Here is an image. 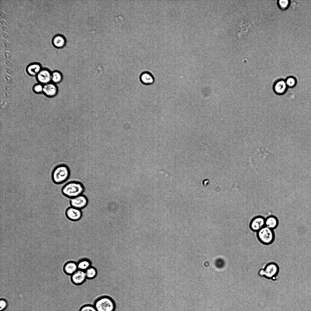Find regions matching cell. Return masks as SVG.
I'll return each instance as SVG.
<instances>
[{"instance_id": "3", "label": "cell", "mask_w": 311, "mask_h": 311, "mask_svg": "<svg viewBox=\"0 0 311 311\" xmlns=\"http://www.w3.org/2000/svg\"><path fill=\"white\" fill-rule=\"evenodd\" d=\"M279 272V268L278 264L275 262L271 261L263 265L259 270L258 274L261 277L275 280L278 279Z\"/></svg>"}, {"instance_id": "10", "label": "cell", "mask_w": 311, "mask_h": 311, "mask_svg": "<svg viewBox=\"0 0 311 311\" xmlns=\"http://www.w3.org/2000/svg\"><path fill=\"white\" fill-rule=\"evenodd\" d=\"M288 87L285 80L283 79H279L276 80L273 85V90L274 92L278 95H282L286 91Z\"/></svg>"}, {"instance_id": "16", "label": "cell", "mask_w": 311, "mask_h": 311, "mask_svg": "<svg viewBox=\"0 0 311 311\" xmlns=\"http://www.w3.org/2000/svg\"><path fill=\"white\" fill-rule=\"evenodd\" d=\"M78 269L77 263L73 261L67 262L63 267L64 272L68 275H71Z\"/></svg>"}, {"instance_id": "8", "label": "cell", "mask_w": 311, "mask_h": 311, "mask_svg": "<svg viewBox=\"0 0 311 311\" xmlns=\"http://www.w3.org/2000/svg\"><path fill=\"white\" fill-rule=\"evenodd\" d=\"M65 215L69 220L76 221L81 219L82 216V212L81 210L70 206L65 210Z\"/></svg>"}, {"instance_id": "20", "label": "cell", "mask_w": 311, "mask_h": 311, "mask_svg": "<svg viewBox=\"0 0 311 311\" xmlns=\"http://www.w3.org/2000/svg\"><path fill=\"white\" fill-rule=\"evenodd\" d=\"M87 279H92L95 278L97 275L96 269L93 266H91L85 271Z\"/></svg>"}, {"instance_id": "4", "label": "cell", "mask_w": 311, "mask_h": 311, "mask_svg": "<svg viewBox=\"0 0 311 311\" xmlns=\"http://www.w3.org/2000/svg\"><path fill=\"white\" fill-rule=\"evenodd\" d=\"M97 311H115L116 304L110 297L104 296L97 298L93 304Z\"/></svg>"}, {"instance_id": "19", "label": "cell", "mask_w": 311, "mask_h": 311, "mask_svg": "<svg viewBox=\"0 0 311 311\" xmlns=\"http://www.w3.org/2000/svg\"><path fill=\"white\" fill-rule=\"evenodd\" d=\"M77 263L78 269L84 271L91 266V261L87 258L81 259Z\"/></svg>"}, {"instance_id": "18", "label": "cell", "mask_w": 311, "mask_h": 311, "mask_svg": "<svg viewBox=\"0 0 311 311\" xmlns=\"http://www.w3.org/2000/svg\"><path fill=\"white\" fill-rule=\"evenodd\" d=\"M52 42L54 46L58 48L63 47L66 43L65 38L61 35H57L54 37Z\"/></svg>"}, {"instance_id": "13", "label": "cell", "mask_w": 311, "mask_h": 311, "mask_svg": "<svg viewBox=\"0 0 311 311\" xmlns=\"http://www.w3.org/2000/svg\"><path fill=\"white\" fill-rule=\"evenodd\" d=\"M251 26L250 22L244 20H242L237 25L238 28V35L239 37L246 34L248 32Z\"/></svg>"}, {"instance_id": "14", "label": "cell", "mask_w": 311, "mask_h": 311, "mask_svg": "<svg viewBox=\"0 0 311 311\" xmlns=\"http://www.w3.org/2000/svg\"><path fill=\"white\" fill-rule=\"evenodd\" d=\"M279 224L278 218L274 215H270L265 218V226L274 230L276 228Z\"/></svg>"}, {"instance_id": "7", "label": "cell", "mask_w": 311, "mask_h": 311, "mask_svg": "<svg viewBox=\"0 0 311 311\" xmlns=\"http://www.w3.org/2000/svg\"><path fill=\"white\" fill-rule=\"evenodd\" d=\"M70 202L71 206L80 210L86 207L88 203L87 197L83 194L70 199Z\"/></svg>"}, {"instance_id": "22", "label": "cell", "mask_w": 311, "mask_h": 311, "mask_svg": "<svg viewBox=\"0 0 311 311\" xmlns=\"http://www.w3.org/2000/svg\"><path fill=\"white\" fill-rule=\"evenodd\" d=\"M285 80L288 87H293L296 85L297 84L296 79L295 77L292 76H290L288 77Z\"/></svg>"}, {"instance_id": "11", "label": "cell", "mask_w": 311, "mask_h": 311, "mask_svg": "<svg viewBox=\"0 0 311 311\" xmlns=\"http://www.w3.org/2000/svg\"><path fill=\"white\" fill-rule=\"evenodd\" d=\"M51 73L50 70L46 69H42L36 76L38 81L43 85L51 82Z\"/></svg>"}, {"instance_id": "15", "label": "cell", "mask_w": 311, "mask_h": 311, "mask_svg": "<svg viewBox=\"0 0 311 311\" xmlns=\"http://www.w3.org/2000/svg\"><path fill=\"white\" fill-rule=\"evenodd\" d=\"M139 79L142 84L146 85L152 84L155 80L153 76L148 71H144L140 75Z\"/></svg>"}, {"instance_id": "27", "label": "cell", "mask_w": 311, "mask_h": 311, "mask_svg": "<svg viewBox=\"0 0 311 311\" xmlns=\"http://www.w3.org/2000/svg\"><path fill=\"white\" fill-rule=\"evenodd\" d=\"M7 302L4 299H1L0 301V310L2 311L4 310L7 307Z\"/></svg>"}, {"instance_id": "24", "label": "cell", "mask_w": 311, "mask_h": 311, "mask_svg": "<svg viewBox=\"0 0 311 311\" xmlns=\"http://www.w3.org/2000/svg\"><path fill=\"white\" fill-rule=\"evenodd\" d=\"M43 85L39 83L35 84L32 88L33 91L36 94H40L43 92Z\"/></svg>"}, {"instance_id": "25", "label": "cell", "mask_w": 311, "mask_h": 311, "mask_svg": "<svg viewBox=\"0 0 311 311\" xmlns=\"http://www.w3.org/2000/svg\"><path fill=\"white\" fill-rule=\"evenodd\" d=\"M215 265L218 268H222L224 265V261L222 259L218 258L215 261Z\"/></svg>"}, {"instance_id": "9", "label": "cell", "mask_w": 311, "mask_h": 311, "mask_svg": "<svg viewBox=\"0 0 311 311\" xmlns=\"http://www.w3.org/2000/svg\"><path fill=\"white\" fill-rule=\"evenodd\" d=\"M87 279L85 271L78 269L71 275V280L74 285H79L83 284Z\"/></svg>"}, {"instance_id": "26", "label": "cell", "mask_w": 311, "mask_h": 311, "mask_svg": "<svg viewBox=\"0 0 311 311\" xmlns=\"http://www.w3.org/2000/svg\"><path fill=\"white\" fill-rule=\"evenodd\" d=\"M279 4L280 7L282 9H285L288 7L289 4L288 0H280Z\"/></svg>"}, {"instance_id": "2", "label": "cell", "mask_w": 311, "mask_h": 311, "mask_svg": "<svg viewBox=\"0 0 311 311\" xmlns=\"http://www.w3.org/2000/svg\"><path fill=\"white\" fill-rule=\"evenodd\" d=\"M70 176V170L68 166L61 164L54 168L51 173V178L54 183L60 185L66 182Z\"/></svg>"}, {"instance_id": "23", "label": "cell", "mask_w": 311, "mask_h": 311, "mask_svg": "<svg viewBox=\"0 0 311 311\" xmlns=\"http://www.w3.org/2000/svg\"><path fill=\"white\" fill-rule=\"evenodd\" d=\"M79 311H97L94 305L87 304L84 305L80 309Z\"/></svg>"}, {"instance_id": "6", "label": "cell", "mask_w": 311, "mask_h": 311, "mask_svg": "<svg viewBox=\"0 0 311 311\" xmlns=\"http://www.w3.org/2000/svg\"><path fill=\"white\" fill-rule=\"evenodd\" d=\"M265 226V218L261 215H257L251 220L249 227L251 230L257 232Z\"/></svg>"}, {"instance_id": "21", "label": "cell", "mask_w": 311, "mask_h": 311, "mask_svg": "<svg viewBox=\"0 0 311 311\" xmlns=\"http://www.w3.org/2000/svg\"><path fill=\"white\" fill-rule=\"evenodd\" d=\"M63 79V76L61 73L57 71H55L52 73L51 81L55 84L60 83Z\"/></svg>"}, {"instance_id": "17", "label": "cell", "mask_w": 311, "mask_h": 311, "mask_svg": "<svg viewBox=\"0 0 311 311\" xmlns=\"http://www.w3.org/2000/svg\"><path fill=\"white\" fill-rule=\"evenodd\" d=\"M42 69L41 65L39 64L35 63L28 66L26 71L28 74L30 76H36Z\"/></svg>"}, {"instance_id": "1", "label": "cell", "mask_w": 311, "mask_h": 311, "mask_svg": "<svg viewBox=\"0 0 311 311\" xmlns=\"http://www.w3.org/2000/svg\"><path fill=\"white\" fill-rule=\"evenodd\" d=\"M84 190V186L81 182L72 180L63 186L61 192L64 197L71 199L82 194Z\"/></svg>"}, {"instance_id": "5", "label": "cell", "mask_w": 311, "mask_h": 311, "mask_svg": "<svg viewBox=\"0 0 311 311\" xmlns=\"http://www.w3.org/2000/svg\"><path fill=\"white\" fill-rule=\"evenodd\" d=\"M256 237L261 243L268 245L274 242L275 234L274 230L265 226L256 232Z\"/></svg>"}, {"instance_id": "12", "label": "cell", "mask_w": 311, "mask_h": 311, "mask_svg": "<svg viewBox=\"0 0 311 311\" xmlns=\"http://www.w3.org/2000/svg\"><path fill=\"white\" fill-rule=\"evenodd\" d=\"M58 89L55 84L53 82L43 85V93L47 97H50L55 96L57 94Z\"/></svg>"}]
</instances>
